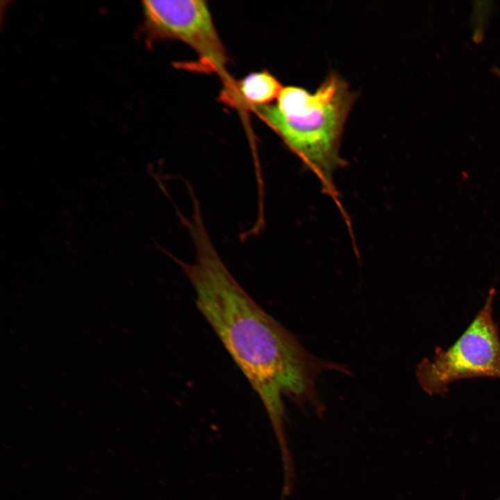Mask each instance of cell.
Instances as JSON below:
<instances>
[{"instance_id": "obj_6", "label": "cell", "mask_w": 500, "mask_h": 500, "mask_svg": "<svg viewBox=\"0 0 500 500\" xmlns=\"http://www.w3.org/2000/svg\"><path fill=\"white\" fill-rule=\"evenodd\" d=\"M492 71L500 78V69L494 67Z\"/></svg>"}, {"instance_id": "obj_5", "label": "cell", "mask_w": 500, "mask_h": 500, "mask_svg": "<svg viewBox=\"0 0 500 500\" xmlns=\"http://www.w3.org/2000/svg\"><path fill=\"white\" fill-rule=\"evenodd\" d=\"M238 83L241 97L256 106L268 105L278 97L283 88L281 83L267 71L251 73Z\"/></svg>"}, {"instance_id": "obj_2", "label": "cell", "mask_w": 500, "mask_h": 500, "mask_svg": "<svg viewBox=\"0 0 500 500\" xmlns=\"http://www.w3.org/2000/svg\"><path fill=\"white\" fill-rule=\"evenodd\" d=\"M355 97L348 84L332 72L313 94L288 86L282 89L276 106H255L334 199L333 174L344 164L340 140Z\"/></svg>"}, {"instance_id": "obj_4", "label": "cell", "mask_w": 500, "mask_h": 500, "mask_svg": "<svg viewBox=\"0 0 500 500\" xmlns=\"http://www.w3.org/2000/svg\"><path fill=\"white\" fill-rule=\"evenodd\" d=\"M144 29L151 40H180L190 46L201 61L223 70L228 56L206 2L201 0L142 1Z\"/></svg>"}, {"instance_id": "obj_3", "label": "cell", "mask_w": 500, "mask_h": 500, "mask_svg": "<svg viewBox=\"0 0 500 500\" xmlns=\"http://www.w3.org/2000/svg\"><path fill=\"white\" fill-rule=\"evenodd\" d=\"M495 296L492 287L484 304L457 340L448 348L438 347L431 358L417 365V380L427 394H445L453 383L464 379H500V333L493 318Z\"/></svg>"}, {"instance_id": "obj_1", "label": "cell", "mask_w": 500, "mask_h": 500, "mask_svg": "<svg viewBox=\"0 0 500 500\" xmlns=\"http://www.w3.org/2000/svg\"><path fill=\"white\" fill-rule=\"evenodd\" d=\"M188 229L194 260L178 262L194 290L197 306L260 397L279 447L285 449L283 395L301 406L310 405L323 417L317 378L329 371L349 370L310 353L251 298L218 255L203 222Z\"/></svg>"}]
</instances>
